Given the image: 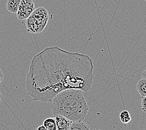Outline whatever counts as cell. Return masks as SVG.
Masks as SVG:
<instances>
[{"label": "cell", "mask_w": 146, "mask_h": 130, "mask_svg": "<svg viewBox=\"0 0 146 130\" xmlns=\"http://www.w3.org/2000/svg\"><path fill=\"white\" fill-rule=\"evenodd\" d=\"M94 66L89 56L48 47L36 55L26 78L27 94L33 101H51L63 90L87 93L93 83Z\"/></svg>", "instance_id": "cell-1"}, {"label": "cell", "mask_w": 146, "mask_h": 130, "mask_svg": "<svg viewBox=\"0 0 146 130\" xmlns=\"http://www.w3.org/2000/svg\"><path fill=\"white\" fill-rule=\"evenodd\" d=\"M51 102L53 115H62L72 122L82 121L88 115L89 106L81 90H63L52 99Z\"/></svg>", "instance_id": "cell-2"}, {"label": "cell", "mask_w": 146, "mask_h": 130, "mask_svg": "<svg viewBox=\"0 0 146 130\" xmlns=\"http://www.w3.org/2000/svg\"><path fill=\"white\" fill-rule=\"evenodd\" d=\"M49 18V13L45 8L39 7L35 9L31 15L26 19V26L28 31L33 34L42 32L47 25Z\"/></svg>", "instance_id": "cell-3"}, {"label": "cell", "mask_w": 146, "mask_h": 130, "mask_svg": "<svg viewBox=\"0 0 146 130\" xmlns=\"http://www.w3.org/2000/svg\"><path fill=\"white\" fill-rule=\"evenodd\" d=\"M35 9V3L33 0H21L17 13H16L19 20L28 18Z\"/></svg>", "instance_id": "cell-4"}, {"label": "cell", "mask_w": 146, "mask_h": 130, "mask_svg": "<svg viewBox=\"0 0 146 130\" xmlns=\"http://www.w3.org/2000/svg\"><path fill=\"white\" fill-rule=\"evenodd\" d=\"M54 118L56 121L57 130H68L72 123L70 119L61 115H54Z\"/></svg>", "instance_id": "cell-5"}, {"label": "cell", "mask_w": 146, "mask_h": 130, "mask_svg": "<svg viewBox=\"0 0 146 130\" xmlns=\"http://www.w3.org/2000/svg\"><path fill=\"white\" fill-rule=\"evenodd\" d=\"M21 0H7L6 1V9L11 13H16L18 11Z\"/></svg>", "instance_id": "cell-6"}, {"label": "cell", "mask_w": 146, "mask_h": 130, "mask_svg": "<svg viewBox=\"0 0 146 130\" xmlns=\"http://www.w3.org/2000/svg\"><path fill=\"white\" fill-rule=\"evenodd\" d=\"M136 89L142 97L146 96V79H139L136 85Z\"/></svg>", "instance_id": "cell-7"}, {"label": "cell", "mask_w": 146, "mask_h": 130, "mask_svg": "<svg viewBox=\"0 0 146 130\" xmlns=\"http://www.w3.org/2000/svg\"><path fill=\"white\" fill-rule=\"evenodd\" d=\"M68 130H90V128L82 121H76L72 122Z\"/></svg>", "instance_id": "cell-8"}, {"label": "cell", "mask_w": 146, "mask_h": 130, "mask_svg": "<svg viewBox=\"0 0 146 130\" xmlns=\"http://www.w3.org/2000/svg\"><path fill=\"white\" fill-rule=\"evenodd\" d=\"M43 125L48 130H57L56 123L54 118H48L44 120Z\"/></svg>", "instance_id": "cell-9"}, {"label": "cell", "mask_w": 146, "mask_h": 130, "mask_svg": "<svg viewBox=\"0 0 146 130\" xmlns=\"http://www.w3.org/2000/svg\"><path fill=\"white\" fill-rule=\"evenodd\" d=\"M119 118H120L121 121L124 124H127L131 121V115L127 110L122 111L119 115Z\"/></svg>", "instance_id": "cell-10"}, {"label": "cell", "mask_w": 146, "mask_h": 130, "mask_svg": "<svg viewBox=\"0 0 146 130\" xmlns=\"http://www.w3.org/2000/svg\"><path fill=\"white\" fill-rule=\"evenodd\" d=\"M141 106H142V111H143L145 113H146V96L142 97V98Z\"/></svg>", "instance_id": "cell-11"}, {"label": "cell", "mask_w": 146, "mask_h": 130, "mask_svg": "<svg viewBox=\"0 0 146 130\" xmlns=\"http://www.w3.org/2000/svg\"><path fill=\"white\" fill-rule=\"evenodd\" d=\"M36 130H48L46 128L45 126L44 125H39L38 127L36 128Z\"/></svg>", "instance_id": "cell-12"}, {"label": "cell", "mask_w": 146, "mask_h": 130, "mask_svg": "<svg viewBox=\"0 0 146 130\" xmlns=\"http://www.w3.org/2000/svg\"><path fill=\"white\" fill-rule=\"evenodd\" d=\"M3 77H4V75H3V73L1 69L0 68V83H1L3 79Z\"/></svg>", "instance_id": "cell-13"}, {"label": "cell", "mask_w": 146, "mask_h": 130, "mask_svg": "<svg viewBox=\"0 0 146 130\" xmlns=\"http://www.w3.org/2000/svg\"><path fill=\"white\" fill-rule=\"evenodd\" d=\"M142 78H143L146 79V69L144 71L142 72Z\"/></svg>", "instance_id": "cell-14"}, {"label": "cell", "mask_w": 146, "mask_h": 130, "mask_svg": "<svg viewBox=\"0 0 146 130\" xmlns=\"http://www.w3.org/2000/svg\"><path fill=\"white\" fill-rule=\"evenodd\" d=\"M2 101V95H1V93L0 91V103H1Z\"/></svg>", "instance_id": "cell-15"}, {"label": "cell", "mask_w": 146, "mask_h": 130, "mask_svg": "<svg viewBox=\"0 0 146 130\" xmlns=\"http://www.w3.org/2000/svg\"><path fill=\"white\" fill-rule=\"evenodd\" d=\"M90 130H96V129H90Z\"/></svg>", "instance_id": "cell-16"}, {"label": "cell", "mask_w": 146, "mask_h": 130, "mask_svg": "<svg viewBox=\"0 0 146 130\" xmlns=\"http://www.w3.org/2000/svg\"><path fill=\"white\" fill-rule=\"evenodd\" d=\"M98 130H101V129H98Z\"/></svg>", "instance_id": "cell-17"}, {"label": "cell", "mask_w": 146, "mask_h": 130, "mask_svg": "<svg viewBox=\"0 0 146 130\" xmlns=\"http://www.w3.org/2000/svg\"><path fill=\"white\" fill-rule=\"evenodd\" d=\"M145 1H146V0H145Z\"/></svg>", "instance_id": "cell-18"}]
</instances>
